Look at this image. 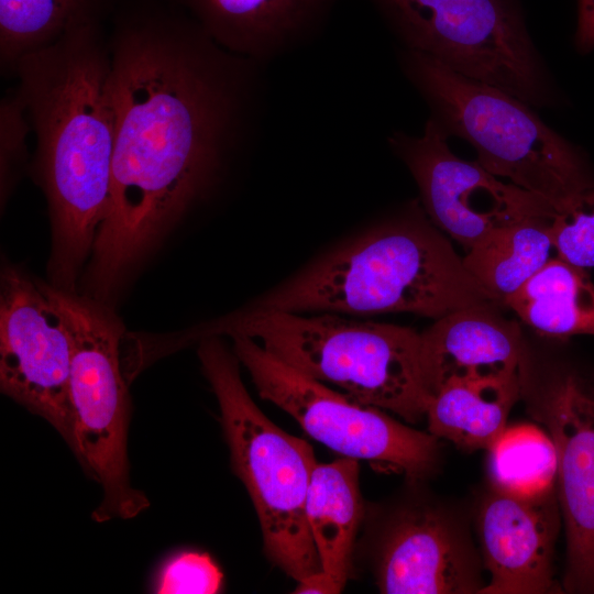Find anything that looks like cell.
<instances>
[{"label": "cell", "instance_id": "1", "mask_svg": "<svg viewBox=\"0 0 594 594\" xmlns=\"http://www.w3.org/2000/svg\"><path fill=\"white\" fill-rule=\"evenodd\" d=\"M108 45L111 187L79 290L112 306L132 271L258 139L267 66L223 48L167 0L123 3Z\"/></svg>", "mask_w": 594, "mask_h": 594}, {"label": "cell", "instance_id": "2", "mask_svg": "<svg viewBox=\"0 0 594 594\" xmlns=\"http://www.w3.org/2000/svg\"><path fill=\"white\" fill-rule=\"evenodd\" d=\"M101 21L74 23L14 70L36 139L32 174L51 222L47 282L69 292L78 290L111 187L116 116Z\"/></svg>", "mask_w": 594, "mask_h": 594}, {"label": "cell", "instance_id": "3", "mask_svg": "<svg viewBox=\"0 0 594 594\" xmlns=\"http://www.w3.org/2000/svg\"><path fill=\"white\" fill-rule=\"evenodd\" d=\"M422 207L411 204L308 264L244 307L289 312H410L439 319L473 307L501 306L468 272Z\"/></svg>", "mask_w": 594, "mask_h": 594}, {"label": "cell", "instance_id": "4", "mask_svg": "<svg viewBox=\"0 0 594 594\" xmlns=\"http://www.w3.org/2000/svg\"><path fill=\"white\" fill-rule=\"evenodd\" d=\"M221 334L252 338L298 372L407 422L426 417L432 396L421 369L420 332L415 329L332 312L243 308L183 333V340Z\"/></svg>", "mask_w": 594, "mask_h": 594}, {"label": "cell", "instance_id": "5", "mask_svg": "<svg viewBox=\"0 0 594 594\" xmlns=\"http://www.w3.org/2000/svg\"><path fill=\"white\" fill-rule=\"evenodd\" d=\"M404 76L449 136L470 143L490 173L540 197L554 209L593 183L578 150L548 127L534 107L438 59L400 47Z\"/></svg>", "mask_w": 594, "mask_h": 594}, {"label": "cell", "instance_id": "6", "mask_svg": "<svg viewBox=\"0 0 594 594\" xmlns=\"http://www.w3.org/2000/svg\"><path fill=\"white\" fill-rule=\"evenodd\" d=\"M197 353L219 404L232 469L257 514L264 551L272 563L301 582L321 571L306 517L315 452L256 406L241 380L238 356L220 336L200 339Z\"/></svg>", "mask_w": 594, "mask_h": 594}, {"label": "cell", "instance_id": "7", "mask_svg": "<svg viewBox=\"0 0 594 594\" xmlns=\"http://www.w3.org/2000/svg\"><path fill=\"white\" fill-rule=\"evenodd\" d=\"M38 283L58 311L70 340L72 442L76 458L100 485L97 522L131 519L147 497L131 485L128 455L130 398L122 366L123 326L112 306L80 292Z\"/></svg>", "mask_w": 594, "mask_h": 594}, {"label": "cell", "instance_id": "8", "mask_svg": "<svg viewBox=\"0 0 594 594\" xmlns=\"http://www.w3.org/2000/svg\"><path fill=\"white\" fill-rule=\"evenodd\" d=\"M403 48L495 86L534 108L554 102L520 0H367Z\"/></svg>", "mask_w": 594, "mask_h": 594}, {"label": "cell", "instance_id": "9", "mask_svg": "<svg viewBox=\"0 0 594 594\" xmlns=\"http://www.w3.org/2000/svg\"><path fill=\"white\" fill-rule=\"evenodd\" d=\"M230 338L258 395L290 415L315 440L341 457L388 466L411 482L437 468L439 439L429 431L404 425L386 410L298 372L252 338Z\"/></svg>", "mask_w": 594, "mask_h": 594}, {"label": "cell", "instance_id": "10", "mask_svg": "<svg viewBox=\"0 0 594 594\" xmlns=\"http://www.w3.org/2000/svg\"><path fill=\"white\" fill-rule=\"evenodd\" d=\"M387 144L414 177L428 218L466 251L496 229L554 212L546 200L501 180L477 161L457 156L431 118L422 134L394 131Z\"/></svg>", "mask_w": 594, "mask_h": 594}, {"label": "cell", "instance_id": "11", "mask_svg": "<svg viewBox=\"0 0 594 594\" xmlns=\"http://www.w3.org/2000/svg\"><path fill=\"white\" fill-rule=\"evenodd\" d=\"M1 392L70 446V340L38 279L7 264L0 280Z\"/></svg>", "mask_w": 594, "mask_h": 594}, {"label": "cell", "instance_id": "12", "mask_svg": "<svg viewBox=\"0 0 594 594\" xmlns=\"http://www.w3.org/2000/svg\"><path fill=\"white\" fill-rule=\"evenodd\" d=\"M481 560L457 514L427 501L396 507L371 547L375 584L384 594H480Z\"/></svg>", "mask_w": 594, "mask_h": 594}, {"label": "cell", "instance_id": "13", "mask_svg": "<svg viewBox=\"0 0 594 594\" xmlns=\"http://www.w3.org/2000/svg\"><path fill=\"white\" fill-rule=\"evenodd\" d=\"M557 452V496L566 535L564 590L594 593V386L554 377L529 403Z\"/></svg>", "mask_w": 594, "mask_h": 594}, {"label": "cell", "instance_id": "14", "mask_svg": "<svg viewBox=\"0 0 594 594\" xmlns=\"http://www.w3.org/2000/svg\"><path fill=\"white\" fill-rule=\"evenodd\" d=\"M559 508L557 490L519 496L490 486L479 508L477 530L491 579L480 594L552 591Z\"/></svg>", "mask_w": 594, "mask_h": 594}, {"label": "cell", "instance_id": "15", "mask_svg": "<svg viewBox=\"0 0 594 594\" xmlns=\"http://www.w3.org/2000/svg\"><path fill=\"white\" fill-rule=\"evenodd\" d=\"M220 46L262 65L316 40L342 0H167Z\"/></svg>", "mask_w": 594, "mask_h": 594}, {"label": "cell", "instance_id": "16", "mask_svg": "<svg viewBox=\"0 0 594 594\" xmlns=\"http://www.w3.org/2000/svg\"><path fill=\"white\" fill-rule=\"evenodd\" d=\"M421 337V369L431 396L453 381L524 376V344L517 322L498 306H473L436 319Z\"/></svg>", "mask_w": 594, "mask_h": 594}, {"label": "cell", "instance_id": "17", "mask_svg": "<svg viewBox=\"0 0 594 594\" xmlns=\"http://www.w3.org/2000/svg\"><path fill=\"white\" fill-rule=\"evenodd\" d=\"M359 460L341 457L315 465L306 517L321 571L340 593L351 573L353 550L364 517Z\"/></svg>", "mask_w": 594, "mask_h": 594}, {"label": "cell", "instance_id": "18", "mask_svg": "<svg viewBox=\"0 0 594 594\" xmlns=\"http://www.w3.org/2000/svg\"><path fill=\"white\" fill-rule=\"evenodd\" d=\"M524 386V376L449 382L428 405V431L465 451L488 449L507 428Z\"/></svg>", "mask_w": 594, "mask_h": 594}, {"label": "cell", "instance_id": "19", "mask_svg": "<svg viewBox=\"0 0 594 594\" xmlns=\"http://www.w3.org/2000/svg\"><path fill=\"white\" fill-rule=\"evenodd\" d=\"M505 306L539 333L594 336V284L585 268L550 260Z\"/></svg>", "mask_w": 594, "mask_h": 594}, {"label": "cell", "instance_id": "20", "mask_svg": "<svg viewBox=\"0 0 594 594\" xmlns=\"http://www.w3.org/2000/svg\"><path fill=\"white\" fill-rule=\"evenodd\" d=\"M550 220H519L487 233L466 251L465 268L499 305L557 256Z\"/></svg>", "mask_w": 594, "mask_h": 594}, {"label": "cell", "instance_id": "21", "mask_svg": "<svg viewBox=\"0 0 594 594\" xmlns=\"http://www.w3.org/2000/svg\"><path fill=\"white\" fill-rule=\"evenodd\" d=\"M491 485L519 496L557 490V452L548 435L530 426H515L488 448Z\"/></svg>", "mask_w": 594, "mask_h": 594}, {"label": "cell", "instance_id": "22", "mask_svg": "<svg viewBox=\"0 0 594 594\" xmlns=\"http://www.w3.org/2000/svg\"><path fill=\"white\" fill-rule=\"evenodd\" d=\"M91 19L70 0H0L2 74L14 75L24 56L53 45L74 23Z\"/></svg>", "mask_w": 594, "mask_h": 594}, {"label": "cell", "instance_id": "23", "mask_svg": "<svg viewBox=\"0 0 594 594\" xmlns=\"http://www.w3.org/2000/svg\"><path fill=\"white\" fill-rule=\"evenodd\" d=\"M550 231L557 257L581 268L594 267V182L554 209Z\"/></svg>", "mask_w": 594, "mask_h": 594}, {"label": "cell", "instance_id": "24", "mask_svg": "<svg viewBox=\"0 0 594 594\" xmlns=\"http://www.w3.org/2000/svg\"><path fill=\"white\" fill-rule=\"evenodd\" d=\"M31 125L25 106L16 90L6 94L0 103L1 202L8 200L20 168L26 163V136Z\"/></svg>", "mask_w": 594, "mask_h": 594}, {"label": "cell", "instance_id": "25", "mask_svg": "<svg viewBox=\"0 0 594 594\" xmlns=\"http://www.w3.org/2000/svg\"><path fill=\"white\" fill-rule=\"evenodd\" d=\"M222 583L223 574L209 554L186 551L165 562L155 588L163 594H215Z\"/></svg>", "mask_w": 594, "mask_h": 594}, {"label": "cell", "instance_id": "26", "mask_svg": "<svg viewBox=\"0 0 594 594\" xmlns=\"http://www.w3.org/2000/svg\"><path fill=\"white\" fill-rule=\"evenodd\" d=\"M578 1V28L575 46L581 53L594 50V0Z\"/></svg>", "mask_w": 594, "mask_h": 594}, {"label": "cell", "instance_id": "27", "mask_svg": "<svg viewBox=\"0 0 594 594\" xmlns=\"http://www.w3.org/2000/svg\"><path fill=\"white\" fill-rule=\"evenodd\" d=\"M80 11L89 16L102 20L116 0H70Z\"/></svg>", "mask_w": 594, "mask_h": 594}]
</instances>
